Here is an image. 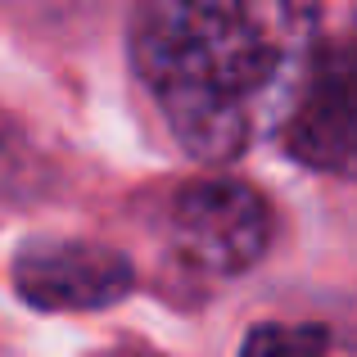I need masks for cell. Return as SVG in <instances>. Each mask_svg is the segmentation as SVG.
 Listing matches in <instances>:
<instances>
[{
	"label": "cell",
	"instance_id": "obj_1",
	"mask_svg": "<svg viewBox=\"0 0 357 357\" xmlns=\"http://www.w3.org/2000/svg\"><path fill=\"white\" fill-rule=\"evenodd\" d=\"M317 54V0H140L131 63L176 145L231 163L258 118L294 105Z\"/></svg>",
	"mask_w": 357,
	"mask_h": 357
},
{
	"label": "cell",
	"instance_id": "obj_2",
	"mask_svg": "<svg viewBox=\"0 0 357 357\" xmlns=\"http://www.w3.org/2000/svg\"><path fill=\"white\" fill-rule=\"evenodd\" d=\"M280 145L312 172L357 181V41L317 45L280 122Z\"/></svg>",
	"mask_w": 357,
	"mask_h": 357
},
{
	"label": "cell",
	"instance_id": "obj_3",
	"mask_svg": "<svg viewBox=\"0 0 357 357\" xmlns=\"http://www.w3.org/2000/svg\"><path fill=\"white\" fill-rule=\"evenodd\" d=\"M172 240L185 253V262L213 276H236L267 253L271 208L253 185L240 181L185 185L172 204Z\"/></svg>",
	"mask_w": 357,
	"mask_h": 357
},
{
	"label": "cell",
	"instance_id": "obj_4",
	"mask_svg": "<svg viewBox=\"0 0 357 357\" xmlns=\"http://www.w3.org/2000/svg\"><path fill=\"white\" fill-rule=\"evenodd\" d=\"M127 253L96 240H27L14 258V289L36 312H100L131 294Z\"/></svg>",
	"mask_w": 357,
	"mask_h": 357
},
{
	"label": "cell",
	"instance_id": "obj_5",
	"mask_svg": "<svg viewBox=\"0 0 357 357\" xmlns=\"http://www.w3.org/2000/svg\"><path fill=\"white\" fill-rule=\"evenodd\" d=\"M331 331L326 326H253L244 335L240 357H326Z\"/></svg>",
	"mask_w": 357,
	"mask_h": 357
},
{
	"label": "cell",
	"instance_id": "obj_6",
	"mask_svg": "<svg viewBox=\"0 0 357 357\" xmlns=\"http://www.w3.org/2000/svg\"><path fill=\"white\" fill-rule=\"evenodd\" d=\"M36 176H41L36 154L23 145V136H18L9 122H0V199L32 195L36 190Z\"/></svg>",
	"mask_w": 357,
	"mask_h": 357
}]
</instances>
